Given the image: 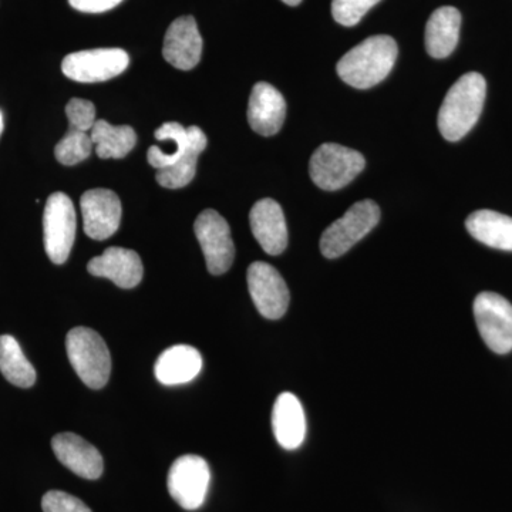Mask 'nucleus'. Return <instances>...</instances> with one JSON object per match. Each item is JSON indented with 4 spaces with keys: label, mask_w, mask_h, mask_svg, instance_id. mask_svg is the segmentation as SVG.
Wrapping results in <instances>:
<instances>
[{
    "label": "nucleus",
    "mask_w": 512,
    "mask_h": 512,
    "mask_svg": "<svg viewBox=\"0 0 512 512\" xmlns=\"http://www.w3.org/2000/svg\"><path fill=\"white\" fill-rule=\"evenodd\" d=\"M399 49L396 40L377 35L363 40L339 60L340 79L355 89L366 90L383 82L396 63Z\"/></svg>",
    "instance_id": "f257e3e1"
},
{
    "label": "nucleus",
    "mask_w": 512,
    "mask_h": 512,
    "mask_svg": "<svg viewBox=\"0 0 512 512\" xmlns=\"http://www.w3.org/2000/svg\"><path fill=\"white\" fill-rule=\"evenodd\" d=\"M487 83L480 73L464 74L448 90L439 113V130L447 141H458L476 126L483 111Z\"/></svg>",
    "instance_id": "f03ea898"
},
{
    "label": "nucleus",
    "mask_w": 512,
    "mask_h": 512,
    "mask_svg": "<svg viewBox=\"0 0 512 512\" xmlns=\"http://www.w3.org/2000/svg\"><path fill=\"white\" fill-rule=\"evenodd\" d=\"M67 356L74 372L90 389L106 386L111 373V356L106 342L96 330L74 328L67 333Z\"/></svg>",
    "instance_id": "7ed1b4c3"
},
{
    "label": "nucleus",
    "mask_w": 512,
    "mask_h": 512,
    "mask_svg": "<svg viewBox=\"0 0 512 512\" xmlns=\"http://www.w3.org/2000/svg\"><path fill=\"white\" fill-rule=\"evenodd\" d=\"M380 208L375 201L356 202L348 212L333 222L320 238V251L328 259L345 255L360 239L379 224Z\"/></svg>",
    "instance_id": "20e7f679"
},
{
    "label": "nucleus",
    "mask_w": 512,
    "mask_h": 512,
    "mask_svg": "<svg viewBox=\"0 0 512 512\" xmlns=\"http://www.w3.org/2000/svg\"><path fill=\"white\" fill-rule=\"evenodd\" d=\"M365 165V157L359 151L328 143L313 153L309 174L320 190L338 191L352 183Z\"/></svg>",
    "instance_id": "39448f33"
},
{
    "label": "nucleus",
    "mask_w": 512,
    "mask_h": 512,
    "mask_svg": "<svg viewBox=\"0 0 512 512\" xmlns=\"http://www.w3.org/2000/svg\"><path fill=\"white\" fill-rule=\"evenodd\" d=\"M76 210L73 201L63 192L47 198L43 214L45 249L53 264L62 265L69 258L76 239Z\"/></svg>",
    "instance_id": "423d86ee"
},
{
    "label": "nucleus",
    "mask_w": 512,
    "mask_h": 512,
    "mask_svg": "<svg viewBox=\"0 0 512 512\" xmlns=\"http://www.w3.org/2000/svg\"><path fill=\"white\" fill-rule=\"evenodd\" d=\"M474 318L485 345L494 353L512 350V305L504 296L481 292L474 301Z\"/></svg>",
    "instance_id": "0eeeda50"
},
{
    "label": "nucleus",
    "mask_w": 512,
    "mask_h": 512,
    "mask_svg": "<svg viewBox=\"0 0 512 512\" xmlns=\"http://www.w3.org/2000/svg\"><path fill=\"white\" fill-rule=\"evenodd\" d=\"M210 480L207 461L195 454H187L177 458L168 471V493L184 510H198L207 497Z\"/></svg>",
    "instance_id": "6e6552de"
},
{
    "label": "nucleus",
    "mask_w": 512,
    "mask_h": 512,
    "mask_svg": "<svg viewBox=\"0 0 512 512\" xmlns=\"http://www.w3.org/2000/svg\"><path fill=\"white\" fill-rule=\"evenodd\" d=\"M194 231L210 274L228 272L235 259V245L228 222L217 211L207 210L198 215Z\"/></svg>",
    "instance_id": "1a4fd4ad"
},
{
    "label": "nucleus",
    "mask_w": 512,
    "mask_h": 512,
    "mask_svg": "<svg viewBox=\"0 0 512 512\" xmlns=\"http://www.w3.org/2000/svg\"><path fill=\"white\" fill-rule=\"evenodd\" d=\"M130 57L123 49H94L64 57V76L79 83H99L120 76Z\"/></svg>",
    "instance_id": "9d476101"
},
{
    "label": "nucleus",
    "mask_w": 512,
    "mask_h": 512,
    "mask_svg": "<svg viewBox=\"0 0 512 512\" xmlns=\"http://www.w3.org/2000/svg\"><path fill=\"white\" fill-rule=\"evenodd\" d=\"M248 289L256 309L266 319H281L288 311V286L274 266L266 262H254L248 268Z\"/></svg>",
    "instance_id": "9b49d317"
},
{
    "label": "nucleus",
    "mask_w": 512,
    "mask_h": 512,
    "mask_svg": "<svg viewBox=\"0 0 512 512\" xmlns=\"http://www.w3.org/2000/svg\"><path fill=\"white\" fill-rule=\"evenodd\" d=\"M83 228L87 237L104 241L116 234L121 222V202L116 192L90 190L84 192L80 201Z\"/></svg>",
    "instance_id": "f8f14e48"
},
{
    "label": "nucleus",
    "mask_w": 512,
    "mask_h": 512,
    "mask_svg": "<svg viewBox=\"0 0 512 512\" xmlns=\"http://www.w3.org/2000/svg\"><path fill=\"white\" fill-rule=\"evenodd\" d=\"M163 56L171 66L192 70L200 63L202 37L192 16L175 19L165 33Z\"/></svg>",
    "instance_id": "ddd939ff"
},
{
    "label": "nucleus",
    "mask_w": 512,
    "mask_h": 512,
    "mask_svg": "<svg viewBox=\"0 0 512 512\" xmlns=\"http://www.w3.org/2000/svg\"><path fill=\"white\" fill-rule=\"evenodd\" d=\"M252 234L268 255H281L288 247V228L278 202L265 198L256 202L249 214Z\"/></svg>",
    "instance_id": "4468645a"
},
{
    "label": "nucleus",
    "mask_w": 512,
    "mask_h": 512,
    "mask_svg": "<svg viewBox=\"0 0 512 512\" xmlns=\"http://www.w3.org/2000/svg\"><path fill=\"white\" fill-rule=\"evenodd\" d=\"M286 101L284 96L268 83H256L248 104L249 126L264 137L275 136L284 126Z\"/></svg>",
    "instance_id": "2eb2a0df"
},
{
    "label": "nucleus",
    "mask_w": 512,
    "mask_h": 512,
    "mask_svg": "<svg viewBox=\"0 0 512 512\" xmlns=\"http://www.w3.org/2000/svg\"><path fill=\"white\" fill-rule=\"evenodd\" d=\"M87 271L97 278H107L123 289H133L143 279L144 268L140 255L126 248H107L87 264Z\"/></svg>",
    "instance_id": "dca6fc26"
},
{
    "label": "nucleus",
    "mask_w": 512,
    "mask_h": 512,
    "mask_svg": "<svg viewBox=\"0 0 512 512\" xmlns=\"http://www.w3.org/2000/svg\"><path fill=\"white\" fill-rule=\"evenodd\" d=\"M52 448L57 460L76 476L97 480L103 474V457L89 441L74 433H60L53 437Z\"/></svg>",
    "instance_id": "f3484780"
},
{
    "label": "nucleus",
    "mask_w": 512,
    "mask_h": 512,
    "mask_svg": "<svg viewBox=\"0 0 512 512\" xmlns=\"http://www.w3.org/2000/svg\"><path fill=\"white\" fill-rule=\"evenodd\" d=\"M272 429L279 446L285 450H296L302 446L306 437V417L295 394H279L272 410Z\"/></svg>",
    "instance_id": "a211bd4d"
},
{
    "label": "nucleus",
    "mask_w": 512,
    "mask_h": 512,
    "mask_svg": "<svg viewBox=\"0 0 512 512\" xmlns=\"http://www.w3.org/2000/svg\"><path fill=\"white\" fill-rule=\"evenodd\" d=\"M201 370V353L188 345H175L164 350L154 367L158 382L165 386L191 382L200 375Z\"/></svg>",
    "instance_id": "6ab92c4d"
},
{
    "label": "nucleus",
    "mask_w": 512,
    "mask_h": 512,
    "mask_svg": "<svg viewBox=\"0 0 512 512\" xmlns=\"http://www.w3.org/2000/svg\"><path fill=\"white\" fill-rule=\"evenodd\" d=\"M461 13L453 6H443L431 13L426 26V49L434 59H446L456 50L460 37Z\"/></svg>",
    "instance_id": "aec40b11"
},
{
    "label": "nucleus",
    "mask_w": 512,
    "mask_h": 512,
    "mask_svg": "<svg viewBox=\"0 0 512 512\" xmlns=\"http://www.w3.org/2000/svg\"><path fill=\"white\" fill-rule=\"evenodd\" d=\"M188 131V147L183 156L170 167L158 170L157 181L161 187L177 190L191 183L197 171L198 157L207 147V136L200 127L191 126Z\"/></svg>",
    "instance_id": "412c9836"
},
{
    "label": "nucleus",
    "mask_w": 512,
    "mask_h": 512,
    "mask_svg": "<svg viewBox=\"0 0 512 512\" xmlns=\"http://www.w3.org/2000/svg\"><path fill=\"white\" fill-rule=\"evenodd\" d=\"M467 231L481 244L512 252V218L491 210L473 212L466 221Z\"/></svg>",
    "instance_id": "4be33fe9"
},
{
    "label": "nucleus",
    "mask_w": 512,
    "mask_h": 512,
    "mask_svg": "<svg viewBox=\"0 0 512 512\" xmlns=\"http://www.w3.org/2000/svg\"><path fill=\"white\" fill-rule=\"evenodd\" d=\"M97 156L109 158H124L136 147V131L130 126L116 127L106 120H97L90 131Z\"/></svg>",
    "instance_id": "5701e85b"
},
{
    "label": "nucleus",
    "mask_w": 512,
    "mask_h": 512,
    "mask_svg": "<svg viewBox=\"0 0 512 512\" xmlns=\"http://www.w3.org/2000/svg\"><path fill=\"white\" fill-rule=\"evenodd\" d=\"M0 372L9 383L28 389L36 383V370L26 359L18 340L10 335L0 336Z\"/></svg>",
    "instance_id": "b1692460"
},
{
    "label": "nucleus",
    "mask_w": 512,
    "mask_h": 512,
    "mask_svg": "<svg viewBox=\"0 0 512 512\" xmlns=\"http://www.w3.org/2000/svg\"><path fill=\"white\" fill-rule=\"evenodd\" d=\"M154 137L161 143H167V146H153L148 150V163L157 170L170 167L183 156L188 147V140H190L187 128L181 126L180 123L163 124L158 128Z\"/></svg>",
    "instance_id": "393cba45"
},
{
    "label": "nucleus",
    "mask_w": 512,
    "mask_h": 512,
    "mask_svg": "<svg viewBox=\"0 0 512 512\" xmlns=\"http://www.w3.org/2000/svg\"><path fill=\"white\" fill-rule=\"evenodd\" d=\"M92 136L86 131L70 127L66 136L57 143L55 156L63 165H76L90 157L93 151Z\"/></svg>",
    "instance_id": "a878e982"
},
{
    "label": "nucleus",
    "mask_w": 512,
    "mask_h": 512,
    "mask_svg": "<svg viewBox=\"0 0 512 512\" xmlns=\"http://www.w3.org/2000/svg\"><path fill=\"white\" fill-rule=\"evenodd\" d=\"M379 2L380 0H332L333 19L339 25L352 28Z\"/></svg>",
    "instance_id": "bb28decb"
},
{
    "label": "nucleus",
    "mask_w": 512,
    "mask_h": 512,
    "mask_svg": "<svg viewBox=\"0 0 512 512\" xmlns=\"http://www.w3.org/2000/svg\"><path fill=\"white\" fill-rule=\"evenodd\" d=\"M66 116L69 119L70 127L77 130L92 131L96 124V107L92 101L72 99L66 107Z\"/></svg>",
    "instance_id": "cd10ccee"
},
{
    "label": "nucleus",
    "mask_w": 512,
    "mask_h": 512,
    "mask_svg": "<svg viewBox=\"0 0 512 512\" xmlns=\"http://www.w3.org/2000/svg\"><path fill=\"white\" fill-rule=\"evenodd\" d=\"M43 512H92L86 504L64 491H49L42 500Z\"/></svg>",
    "instance_id": "c85d7f7f"
},
{
    "label": "nucleus",
    "mask_w": 512,
    "mask_h": 512,
    "mask_svg": "<svg viewBox=\"0 0 512 512\" xmlns=\"http://www.w3.org/2000/svg\"><path fill=\"white\" fill-rule=\"evenodd\" d=\"M123 0H69L72 8L84 13H103L119 6Z\"/></svg>",
    "instance_id": "c756f323"
},
{
    "label": "nucleus",
    "mask_w": 512,
    "mask_h": 512,
    "mask_svg": "<svg viewBox=\"0 0 512 512\" xmlns=\"http://www.w3.org/2000/svg\"><path fill=\"white\" fill-rule=\"evenodd\" d=\"M282 2L288 6H298L301 5L302 0H282Z\"/></svg>",
    "instance_id": "7c9ffc66"
},
{
    "label": "nucleus",
    "mask_w": 512,
    "mask_h": 512,
    "mask_svg": "<svg viewBox=\"0 0 512 512\" xmlns=\"http://www.w3.org/2000/svg\"><path fill=\"white\" fill-rule=\"evenodd\" d=\"M3 131V114L2 111H0V136H2Z\"/></svg>",
    "instance_id": "2f4dec72"
}]
</instances>
